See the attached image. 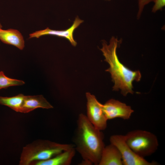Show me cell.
Wrapping results in <instances>:
<instances>
[{
  "label": "cell",
  "instance_id": "1",
  "mask_svg": "<svg viewBox=\"0 0 165 165\" xmlns=\"http://www.w3.org/2000/svg\"><path fill=\"white\" fill-rule=\"evenodd\" d=\"M104 135L96 128L86 115H79L74 137L75 149L80 154L83 164L98 165L105 147Z\"/></svg>",
  "mask_w": 165,
  "mask_h": 165
},
{
  "label": "cell",
  "instance_id": "2",
  "mask_svg": "<svg viewBox=\"0 0 165 165\" xmlns=\"http://www.w3.org/2000/svg\"><path fill=\"white\" fill-rule=\"evenodd\" d=\"M121 42V40L112 36L108 44L105 41H102V47L100 49L105 57L104 61L109 65V67L105 71L111 75L112 80L114 83L113 90H120L122 94L126 96L129 93L133 94V82L134 81H139L141 76L139 71H132L120 62L116 50Z\"/></svg>",
  "mask_w": 165,
  "mask_h": 165
},
{
  "label": "cell",
  "instance_id": "3",
  "mask_svg": "<svg viewBox=\"0 0 165 165\" xmlns=\"http://www.w3.org/2000/svg\"><path fill=\"white\" fill-rule=\"evenodd\" d=\"M74 146L72 144H61L47 140H37L23 148L19 165H33L36 162L49 159Z\"/></svg>",
  "mask_w": 165,
  "mask_h": 165
},
{
  "label": "cell",
  "instance_id": "4",
  "mask_svg": "<svg viewBox=\"0 0 165 165\" xmlns=\"http://www.w3.org/2000/svg\"><path fill=\"white\" fill-rule=\"evenodd\" d=\"M126 143L139 156L144 158L151 155L157 150L159 142L156 136L147 131L136 130L124 135Z\"/></svg>",
  "mask_w": 165,
  "mask_h": 165
},
{
  "label": "cell",
  "instance_id": "5",
  "mask_svg": "<svg viewBox=\"0 0 165 165\" xmlns=\"http://www.w3.org/2000/svg\"><path fill=\"white\" fill-rule=\"evenodd\" d=\"M110 141L118 148L121 155L124 165H157L156 162H149L144 158L137 155L126 142L124 135L115 134L111 136Z\"/></svg>",
  "mask_w": 165,
  "mask_h": 165
},
{
  "label": "cell",
  "instance_id": "6",
  "mask_svg": "<svg viewBox=\"0 0 165 165\" xmlns=\"http://www.w3.org/2000/svg\"><path fill=\"white\" fill-rule=\"evenodd\" d=\"M87 99V118L97 128L104 130L107 127V119L103 110L102 104L95 96L89 92L86 93Z\"/></svg>",
  "mask_w": 165,
  "mask_h": 165
},
{
  "label": "cell",
  "instance_id": "7",
  "mask_svg": "<svg viewBox=\"0 0 165 165\" xmlns=\"http://www.w3.org/2000/svg\"><path fill=\"white\" fill-rule=\"evenodd\" d=\"M103 110L108 120L116 118L127 120L134 112L130 106L113 99L103 105Z\"/></svg>",
  "mask_w": 165,
  "mask_h": 165
},
{
  "label": "cell",
  "instance_id": "8",
  "mask_svg": "<svg viewBox=\"0 0 165 165\" xmlns=\"http://www.w3.org/2000/svg\"><path fill=\"white\" fill-rule=\"evenodd\" d=\"M83 22L77 16L74 20L73 24L69 28L64 30H56L46 28L30 34L29 38H38L40 37L46 35H51L63 37L68 39L72 46H75L77 43L74 39L73 34L75 29Z\"/></svg>",
  "mask_w": 165,
  "mask_h": 165
},
{
  "label": "cell",
  "instance_id": "9",
  "mask_svg": "<svg viewBox=\"0 0 165 165\" xmlns=\"http://www.w3.org/2000/svg\"><path fill=\"white\" fill-rule=\"evenodd\" d=\"M98 165H123L121 155L115 145L110 143L105 146Z\"/></svg>",
  "mask_w": 165,
  "mask_h": 165
},
{
  "label": "cell",
  "instance_id": "10",
  "mask_svg": "<svg viewBox=\"0 0 165 165\" xmlns=\"http://www.w3.org/2000/svg\"><path fill=\"white\" fill-rule=\"evenodd\" d=\"M53 108L42 95H25L21 113H28L39 108L50 109Z\"/></svg>",
  "mask_w": 165,
  "mask_h": 165
},
{
  "label": "cell",
  "instance_id": "11",
  "mask_svg": "<svg viewBox=\"0 0 165 165\" xmlns=\"http://www.w3.org/2000/svg\"><path fill=\"white\" fill-rule=\"evenodd\" d=\"M0 40L3 43L14 46L20 50L24 47V41L21 34L17 30L0 28Z\"/></svg>",
  "mask_w": 165,
  "mask_h": 165
},
{
  "label": "cell",
  "instance_id": "12",
  "mask_svg": "<svg viewBox=\"0 0 165 165\" xmlns=\"http://www.w3.org/2000/svg\"><path fill=\"white\" fill-rule=\"evenodd\" d=\"M75 153V149L74 147L49 159L36 162L33 165H69L71 164Z\"/></svg>",
  "mask_w": 165,
  "mask_h": 165
},
{
  "label": "cell",
  "instance_id": "13",
  "mask_svg": "<svg viewBox=\"0 0 165 165\" xmlns=\"http://www.w3.org/2000/svg\"><path fill=\"white\" fill-rule=\"evenodd\" d=\"M24 96L22 94L9 97L0 96V104L7 106L16 112H21Z\"/></svg>",
  "mask_w": 165,
  "mask_h": 165
},
{
  "label": "cell",
  "instance_id": "14",
  "mask_svg": "<svg viewBox=\"0 0 165 165\" xmlns=\"http://www.w3.org/2000/svg\"><path fill=\"white\" fill-rule=\"evenodd\" d=\"M24 84V81L9 78L6 76L3 72H0V89L10 86L22 85Z\"/></svg>",
  "mask_w": 165,
  "mask_h": 165
},
{
  "label": "cell",
  "instance_id": "15",
  "mask_svg": "<svg viewBox=\"0 0 165 165\" xmlns=\"http://www.w3.org/2000/svg\"><path fill=\"white\" fill-rule=\"evenodd\" d=\"M155 0H138V10L137 15L138 19H140L145 6Z\"/></svg>",
  "mask_w": 165,
  "mask_h": 165
},
{
  "label": "cell",
  "instance_id": "16",
  "mask_svg": "<svg viewBox=\"0 0 165 165\" xmlns=\"http://www.w3.org/2000/svg\"><path fill=\"white\" fill-rule=\"evenodd\" d=\"M154 2L155 4L152 10L154 13L161 10L165 6V0H155Z\"/></svg>",
  "mask_w": 165,
  "mask_h": 165
},
{
  "label": "cell",
  "instance_id": "17",
  "mask_svg": "<svg viewBox=\"0 0 165 165\" xmlns=\"http://www.w3.org/2000/svg\"><path fill=\"white\" fill-rule=\"evenodd\" d=\"M2 25L0 23V28H2Z\"/></svg>",
  "mask_w": 165,
  "mask_h": 165
},
{
  "label": "cell",
  "instance_id": "18",
  "mask_svg": "<svg viewBox=\"0 0 165 165\" xmlns=\"http://www.w3.org/2000/svg\"><path fill=\"white\" fill-rule=\"evenodd\" d=\"M109 0V1H110V0Z\"/></svg>",
  "mask_w": 165,
  "mask_h": 165
}]
</instances>
